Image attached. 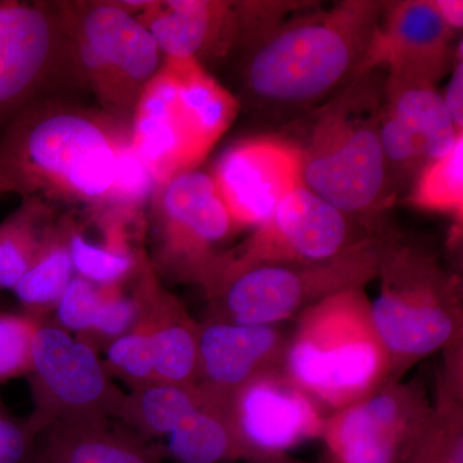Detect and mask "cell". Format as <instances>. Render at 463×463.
Returning a JSON list of instances; mask_svg holds the SVG:
<instances>
[{"label": "cell", "instance_id": "cell-1", "mask_svg": "<svg viewBox=\"0 0 463 463\" xmlns=\"http://www.w3.org/2000/svg\"><path fill=\"white\" fill-rule=\"evenodd\" d=\"M130 124L65 97L39 100L5 125L0 139V197L18 194L114 212Z\"/></svg>", "mask_w": 463, "mask_h": 463}, {"label": "cell", "instance_id": "cell-2", "mask_svg": "<svg viewBox=\"0 0 463 463\" xmlns=\"http://www.w3.org/2000/svg\"><path fill=\"white\" fill-rule=\"evenodd\" d=\"M385 2L344 0L325 11L277 21L242 43L250 96L272 106H306L354 78Z\"/></svg>", "mask_w": 463, "mask_h": 463}, {"label": "cell", "instance_id": "cell-3", "mask_svg": "<svg viewBox=\"0 0 463 463\" xmlns=\"http://www.w3.org/2000/svg\"><path fill=\"white\" fill-rule=\"evenodd\" d=\"M281 373L332 413L390 383L392 359L364 288L332 295L298 317Z\"/></svg>", "mask_w": 463, "mask_h": 463}, {"label": "cell", "instance_id": "cell-4", "mask_svg": "<svg viewBox=\"0 0 463 463\" xmlns=\"http://www.w3.org/2000/svg\"><path fill=\"white\" fill-rule=\"evenodd\" d=\"M383 87L373 72L354 76L315 112L294 143L304 187L349 216H374L389 201L388 163L380 138Z\"/></svg>", "mask_w": 463, "mask_h": 463}, {"label": "cell", "instance_id": "cell-5", "mask_svg": "<svg viewBox=\"0 0 463 463\" xmlns=\"http://www.w3.org/2000/svg\"><path fill=\"white\" fill-rule=\"evenodd\" d=\"M240 100L194 58H164L130 124L134 151L155 184L197 169L233 124Z\"/></svg>", "mask_w": 463, "mask_h": 463}, {"label": "cell", "instance_id": "cell-6", "mask_svg": "<svg viewBox=\"0 0 463 463\" xmlns=\"http://www.w3.org/2000/svg\"><path fill=\"white\" fill-rule=\"evenodd\" d=\"M379 297L371 303L376 330L392 359L390 383L432 353L462 341L456 277L423 246L380 233Z\"/></svg>", "mask_w": 463, "mask_h": 463}, {"label": "cell", "instance_id": "cell-7", "mask_svg": "<svg viewBox=\"0 0 463 463\" xmlns=\"http://www.w3.org/2000/svg\"><path fill=\"white\" fill-rule=\"evenodd\" d=\"M76 69L99 109L132 124L142 91L156 76L164 54L137 14L115 0L57 2Z\"/></svg>", "mask_w": 463, "mask_h": 463}, {"label": "cell", "instance_id": "cell-8", "mask_svg": "<svg viewBox=\"0 0 463 463\" xmlns=\"http://www.w3.org/2000/svg\"><path fill=\"white\" fill-rule=\"evenodd\" d=\"M380 236L371 234L344 254L316 261L260 265L216 286L207 319L279 326L345 289L365 288L379 272Z\"/></svg>", "mask_w": 463, "mask_h": 463}, {"label": "cell", "instance_id": "cell-9", "mask_svg": "<svg viewBox=\"0 0 463 463\" xmlns=\"http://www.w3.org/2000/svg\"><path fill=\"white\" fill-rule=\"evenodd\" d=\"M152 267L174 281L212 294L230 250L222 246L240 230L212 174L194 169L157 185L149 200Z\"/></svg>", "mask_w": 463, "mask_h": 463}, {"label": "cell", "instance_id": "cell-10", "mask_svg": "<svg viewBox=\"0 0 463 463\" xmlns=\"http://www.w3.org/2000/svg\"><path fill=\"white\" fill-rule=\"evenodd\" d=\"M83 87L57 2L0 0V125Z\"/></svg>", "mask_w": 463, "mask_h": 463}, {"label": "cell", "instance_id": "cell-11", "mask_svg": "<svg viewBox=\"0 0 463 463\" xmlns=\"http://www.w3.org/2000/svg\"><path fill=\"white\" fill-rule=\"evenodd\" d=\"M27 376L33 402L27 420L39 434L53 423L109 420L125 395L93 346L43 321Z\"/></svg>", "mask_w": 463, "mask_h": 463}, {"label": "cell", "instance_id": "cell-12", "mask_svg": "<svg viewBox=\"0 0 463 463\" xmlns=\"http://www.w3.org/2000/svg\"><path fill=\"white\" fill-rule=\"evenodd\" d=\"M365 237L355 236L349 216L336 207L306 187L297 188L242 245L228 251L214 289L227 277L250 268L328 260Z\"/></svg>", "mask_w": 463, "mask_h": 463}, {"label": "cell", "instance_id": "cell-13", "mask_svg": "<svg viewBox=\"0 0 463 463\" xmlns=\"http://www.w3.org/2000/svg\"><path fill=\"white\" fill-rule=\"evenodd\" d=\"M431 411L416 383H389L326 417L322 438L337 463H401Z\"/></svg>", "mask_w": 463, "mask_h": 463}, {"label": "cell", "instance_id": "cell-14", "mask_svg": "<svg viewBox=\"0 0 463 463\" xmlns=\"http://www.w3.org/2000/svg\"><path fill=\"white\" fill-rule=\"evenodd\" d=\"M228 417L249 463H300L285 455L306 439L322 438L326 417L281 370L250 381L227 405Z\"/></svg>", "mask_w": 463, "mask_h": 463}, {"label": "cell", "instance_id": "cell-15", "mask_svg": "<svg viewBox=\"0 0 463 463\" xmlns=\"http://www.w3.org/2000/svg\"><path fill=\"white\" fill-rule=\"evenodd\" d=\"M453 35L431 0L385 2L355 76L385 67L386 79L437 85L452 63Z\"/></svg>", "mask_w": 463, "mask_h": 463}, {"label": "cell", "instance_id": "cell-16", "mask_svg": "<svg viewBox=\"0 0 463 463\" xmlns=\"http://www.w3.org/2000/svg\"><path fill=\"white\" fill-rule=\"evenodd\" d=\"M212 176L240 230L263 224L289 192L304 187L297 146L265 137L232 146Z\"/></svg>", "mask_w": 463, "mask_h": 463}, {"label": "cell", "instance_id": "cell-17", "mask_svg": "<svg viewBox=\"0 0 463 463\" xmlns=\"http://www.w3.org/2000/svg\"><path fill=\"white\" fill-rule=\"evenodd\" d=\"M459 134L434 84L386 79L380 138L389 165L421 170Z\"/></svg>", "mask_w": 463, "mask_h": 463}, {"label": "cell", "instance_id": "cell-18", "mask_svg": "<svg viewBox=\"0 0 463 463\" xmlns=\"http://www.w3.org/2000/svg\"><path fill=\"white\" fill-rule=\"evenodd\" d=\"M288 337L279 326L199 323L197 386L216 401L231 398L260 374L281 370Z\"/></svg>", "mask_w": 463, "mask_h": 463}, {"label": "cell", "instance_id": "cell-19", "mask_svg": "<svg viewBox=\"0 0 463 463\" xmlns=\"http://www.w3.org/2000/svg\"><path fill=\"white\" fill-rule=\"evenodd\" d=\"M139 315L133 328L147 336L154 361L155 383L194 386L197 383L199 323L179 298L158 281L156 270L143 252L132 277Z\"/></svg>", "mask_w": 463, "mask_h": 463}, {"label": "cell", "instance_id": "cell-20", "mask_svg": "<svg viewBox=\"0 0 463 463\" xmlns=\"http://www.w3.org/2000/svg\"><path fill=\"white\" fill-rule=\"evenodd\" d=\"M156 41L164 58L194 60L227 56L240 43L239 2L167 0L149 2L137 14Z\"/></svg>", "mask_w": 463, "mask_h": 463}, {"label": "cell", "instance_id": "cell-21", "mask_svg": "<svg viewBox=\"0 0 463 463\" xmlns=\"http://www.w3.org/2000/svg\"><path fill=\"white\" fill-rule=\"evenodd\" d=\"M27 463H160L156 450L109 420L58 422L36 439Z\"/></svg>", "mask_w": 463, "mask_h": 463}, {"label": "cell", "instance_id": "cell-22", "mask_svg": "<svg viewBox=\"0 0 463 463\" xmlns=\"http://www.w3.org/2000/svg\"><path fill=\"white\" fill-rule=\"evenodd\" d=\"M448 349L437 405L401 463H463L462 343Z\"/></svg>", "mask_w": 463, "mask_h": 463}, {"label": "cell", "instance_id": "cell-23", "mask_svg": "<svg viewBox=\"0 0 463 463\" xmlns=\"http://www.w3.org/2000/svg\"><path fill=\"white\" fill-rule=\"evenodd\" d=\"M61 216L41 197H25L0 223V289L14 288L41 257Z\"/></svg>", "mask_w": 463, "mask_h": 463}, {"label": "cell", "instance_id": "cell-24", "mask_svg": "<svg viewBox=\"0 0 463 463\" xmlns=\"http://www.w3.org/2000/svg\"><path fill=\"white\" fill-rule=\"evenodd\" d=\"M200 386L154 383L125 394L115 419L143 439L165 437L206 403Z\"/></svg>", "mask_w": 463, "mask_h": 463}, {"label": "cell", "instance_id": "cell-25", "mask_svg": "<svg viewBox=\"0 0 463 463\" xmlns=\"http://www.w3.org/2000/svg\"><path fill=\"white\" fill-rule=\"evenodd\" d=\"M227 405L209 395L200 410L170 432L167 453L179 463L245 461Z\"/></svg>", "mask_w": 463, "mask_h": 463}, {"label": "cell", "instance_id": "cell-26", "mask_svg": "<svg viewBox=\"0 0 463 463\" xmlns=\"http://www.w3.org/2000/svg\"><path fill=\"white\" fill-rule=\"evenodd\" d=\"M75 219L61 216L47 248L14 286V295L26 315L41 318L56 309L67 286L75 277L70 252V233Z\"/></svg>", "mask_w": 463, "mask_h": 463}, {"label": "cell", "instance_id": "cell-27", "mask_svg": "<svg viewBox=\"0 0 463 463\" xmlns=\"http://www.w3.org/2000/svg\"><path fill=\"white\" fill-rule=\"evenodd\" d=\"M410 200L419 209L450 215L462 223L463 134L441 156L420 170Z\"/></svg>", "mask_w": 463, "mask_h": 463}, {"label": "cell", "instance_id": "cell-28", "mask_svg": "<svg viewBox=\"0 0 463 463\" xmlns=\"http://www.w3.org/2000/svg\"><path fill=\"white\" fill-rule=\"evenodd\" d=\"M69 243L76 276L96 286L123 285L129 281L145 251L143 249L118 248L105 242H90L76 221Z\"/></svg>", "mask_w": 463, "mask_h": 463}, {"label": "cell", "instance_id": "cell-29", "mask_svg": "<svg viewBox=\"0 0 463 463\" xmlns=\"http://www.w3.org/2000/svg\"><path fill=\"white\" fill-rule=\"evenodd\" d=\"M125 285L99 286L100 306L90 331L78 339L96 349V345L108 347L112 341L129 332L138 319V303L133 292L128 294Z\"/></svg>", "mask_w": 463, "mask_h": 463}, {"label": "cell", "instance_id": "cell-30", "mask_svg": "<svg viewBox=\"0 0 463 463\" xmlns=\"http://www.w3.org/2000/svg\"><path fill=\"white\" fill-rule=\"evenodd\" d=\"M106 370L109 376L123 380L132 390L154 385V361L147 336L132 328L108 346Z\"/></svg>", "mask_w": 463, "mask_h": 463}, {"label": "cell", "instance_id": "cell-31", "mask_svg": "<svg viewBox=\"0 0 463 463\" xmlns=\"http://www.w3.org/2000/svg\"><path fill=\"white\" fill-rule=\"evenodd\" d=\"M43 319L0 313V383L29 373L33 339Z\"/></svg>", "mask_w": 463, "mask_h": 463}, {"label": "cell", "instance_id": "cell-32", "mask_svg": "<svg viewBox=\"0 0 463 463\" xmlns=\"http://www.w3.org/2000/svg\"><path fill=\"white\" fill-rule=\"evenodd\" d=\"M100 306V288L76 276L67 286L65 294L58 301L56 315L58 326L79 336L88 334L93 326Z\"/></svg>", "mask_w": 463, "mask_h": 463}, {"label": "cell", "instance_id": "cell-33", "mask_svg": "<svg viewBox=\"0 0 463 463\" xmlns=\"http://www.w3.org/2000/svg\"><path fill=\"white\" fill-rule=\"evenodd\" d=\"M39 432L29 420L20 419L0 399V463H27Z\"/></svg>", "mask_w": 463, "mask_h": 463}, {"label": "cell", "instance_id": "cell-34", "mask_svg": "<svg viewBox=\"0 0 463 463\" xmlns=\"http://www.w3.org/2000/svg\"><path fill=\"white\" fill-rule=\"evenodd\" d=\"M457 133H463V63L462 58L456 61L452 78L448 84L446 94L443 96Z\"/></svg>", "mask_w": 463, "mask_h": 463}, {"label": "cell", "instance_id": "cell-35", "mask_svg": "<svg viewBox=\"0 0 463 463\" xmlns=\"http://www.w3.org/2000/svg\"><path fill=\"white\" fill-rule=\"evenodd\" d=\"M432 7L450 29L461 30L463 26L462 0H431Z\"/></svg>", "mask_w": 463, "mask_h": 463}]
</instances>
